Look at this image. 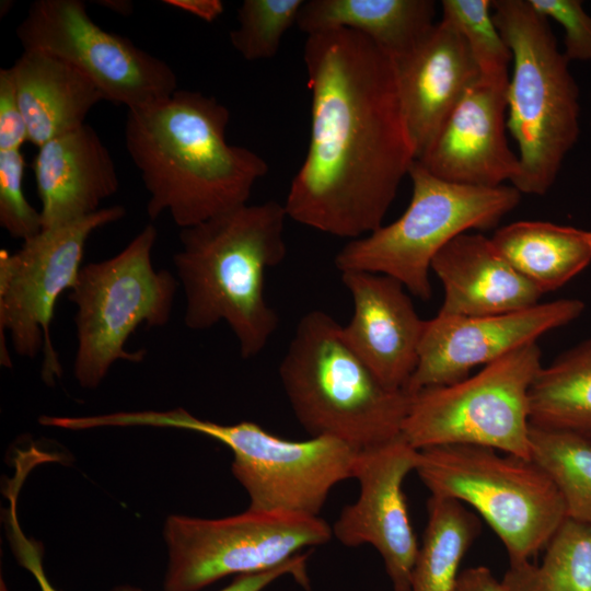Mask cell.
I'll use <instances>...</instances> for the list:
<instances>
[{"label": "cell", "mask_w": 591, "mask_h": 591, "mask_svg": "<svg viewBox=\"0 0 591 591\" xmlns=\"http://www.w3.org/2000/svg\"><path fill=\"white\" fill-rule=\"evenodd\" d=\"M303 61L310 141L283 205L303 225L358 239L383 224L416 160L396 63L347 28L306 36Z\"/></svg>", "instance_id": "6da1fadb"}, {"label": "cell", "mask_w": 591, "mask_h": 591, "mask_svg": "<svg viewBox=\"0 0 591 591\" xmlns=\"http://www.w3.org/2000/svg\"><path fill=\"white\" fill-rule=\"evenodd\" d=\"M229 120L216 97L189 90L127 111L125 146L148 192L152 221L169 213L185 229L247 204L268 164L227 141Z\"/></svg>", "instance_id": "7a4b0ae2"}, {"label": "cell", "mask_w": 591, "mask_h": 591, "mask_svg": "<svg viewBox=\"0 0 591 591\" xmlns=\"http://www.w3.org/2000/svg\"><path fill=\"white\" fill-rule=\"evenodd\" d=\"M287 218L285 205L269 200L182 229L173 263L189 329L206 331L225 322L242 358L264 350L279 325L265 297V275L287 254Z\"/></svg>", "instance_id": "3957f363"}, {"label": "cell", "mask_w": 591, "mask_h": 591, "mask_svg": "<svg viewBox=\"0 0 591 591\" xmlns=\"http://www.w3.org/2000/svg\"><path fill=\"white\" fill-rule=\"evenodd\" d=\"M293 414L311 437L366 450L402 434L412 395L384 385L321 310L305 313L279 366Z\"/></svg>", "instance_id": "277c9868"}, {"label": "cell", "mask_w": 591, "mask_h": 591, "mask_svg": "<svg viewBox=\"0 0 591 591\" xmlns=\"http://www.w3.org/2000/svg\"><path fill=\"white\" fill-rule=\"evenodd\" d=\"M493 18L512 54L507 129L518 146L521 194L545 195L580 135L579 89L549 21L529 0H494Z\"/></svg>", "instance_id": "5b68a950"}, {"label": "cell", "mask_w": 591, "mask_h": 591, "mask_svg": "<svg viewBox=\"0 0 591 591\" xmlns=\"http://www.w3.org/2000/svg\"><path fill=\"white\" fill-rule=\"evenodd\" d=\"M97 424L102 428H175L220 441L232 451L231 471L247 493V509L264 513L320 517L333 487L352 478L359 452L337 439L287 440L252 421L222 425L182 407L103 414Z\"/></svg>", "instance_id": "8992f818"}, {"label": "cell", "mask_w": 591, "mask_h": 591, "mask_svg": "<svg viewBox=\"0 0 591 591\" xmlns=\"http://www.w3.org/2000/svg\"><path fill=\"white\" fill-rule=\"evenodd\" d=\"M415 472L430 496L473 508L500 538L510 566L531 561L567 519L560 491L532 459L443 444L419 450Z\"/></svg>", "instance_id": "52a82bcc"}, {"label": "cell", "mask_w": 591, "mask_h": 591, "mask_svg": "<svg viewBox=\"0 0 591 591\" xmlns=\"http://www.w3.org/2000/svg\"><path fill=\"white\" fill-rule=\"evenodd\" d=\"M408 176L412 199L394 222L347 242L335 256L340 273L367 271L392 277L415 297L431 298V263L455 236L486 230L520 202L512 185L478 187L430 174L417 160Z\"/></svg>", "instance_id": "ba28073f"}, {"label": "cell", "mask_w": 591, "mask_h": 591, "mask_svg": "<svg viewBox=\"0 0 591 591\" xmlns=\"http://www.w3.org/2000/svg\"><path fill=\"white\" fill-rule=\"evenodd\" d=\"M157 236L155 227L146 225L115 256L82 266L69 291L77 308L73 375L84 389L97 387L116 361L141 362L146 350L126 349L130 336L142 324L161 327L171 320L178 280L153 267Z\"/></svg>", "instance_id": "9c48e42d"}, {"label": "cell", "mask_w": 591, "mask_h": 591, "mask_svg": "<svg viewBox=\"0 0 591 591\" xmlns=\"http://www.w3.org/2000/svg\"><path fill=\"white\" fill-rule=\"evenodd\" d=\"M541 367L532 343L472 376L410 394L403 438L417 450L474 444L531 459L529 394Z\"/></svg>", "instance_id": "30bf717a"}, {"label": "cell", "mask_w": 591, "mask_h": 591, "mask_svg": "<svg viewBox=\"0 0 591 591\" xmlns=\"http://www.w3.org/2000/svg\"><path fill=\"white\" fill-rule=\"evenodd\" d=\"M120 205L101 208L81 219L42 229L14 253L0 250V359L11 367L5 344L10 335L13 350L23 358L44 354L42 378L51 385L62 369L55 350L50 326L55 306L70 291L82 268L90 235L125 217Z\"/></svg>", "instance_id": "8fae6325"}, {"label": "cell", "mask_w": 591, "mask_h": 591, "mask_svg": "<svg viewBox=\"0 0 591 591\" xmlns=\"http://www.w3.org/2000/svg\"><path fill=\"white\" fill-rule=\"evenodd\" d=\"M167 565L164 591H200L228 576L283 566L301 551L327 543L321 517L246 510L222 519L172 514L164 524Z\"/></svg>", "instance_id": "7c38bea8"}, {"label": "cell", "mask_w": 591, "mask_h": 591, "mask_svg": "<svg viewBox=\"0 0 591 591\" xmlns=\"http://www.w3.org/2000/svg\"><path fill=\"white\" fill-rule=\"evenodd\" d=\"M25 49L50 53L89 78L104 101L140 108L177 91L172 67L129 38L99 26L81 0H38L16 28Z\"/></svg>", "instance_id": "4fadbf2b"}, {"label": "cell", "mask_w": 591, "mask_h": 591, "mask_svg": "<svg viewBox=\"0 0 591 591\" xmlns=\"http://www.w3.org/2000/svg\"><path fill=\"white\" fill-rule=\"evenodd\" d=\"M586 308L579 299H559L502 314L452 316L426 321L418 362L406 387L409 394L449 385L542 335L578 318Z\"/></svg>", "instance_id": "5bb4252c"}, {"label": "cell", "mask_w": 591, "mask_h": 591, "mask_svg": "<svg viewBox=\"0 0 591 591\" xmlns=\"http://www.w3.org/2000/svg\"><path fill=\"white\" fill-rule=\"evenodd\" d=\"M419 450L399 437L358 452L352 478L358 499L341 510L333 535L345 546L363 544L380 554L393 591H412L419 545L409 519L403 484L415 471Z\"/></svg>", "instance_id": "9a60e30c"}, {"label": "cell", "mask_w": 591, "mask_h": 591, "mask_svg": "<svg viewBox=\"0 0 591 591\" xmlns=\"http://www.w3.org/2000/svg\"><path fill=\"white\" fill-rule=\"evenodd\" d=\"M508 82L482 77L465 92L417 160L430 174L455 184L497 187L520 173L507 140Z\"/></svg>", "instance_id": "2e32d148"}, {"label": "cell", "mask_w": 591, "mask_h": 591, "mask_svg": "<svg viewBox=\"0 0 591 591\" xmlns=\"http://www.w3.org/2000/svg\"><path fill=\"white\" fill-rule=\"evenodd\" d=\"M352 316L343 326L354 350L390 389L405 390L415 372L426 321L396 279L367 271H344Z\"/></svg>", "instance_id": "e0dca14e"}, {"label": "cell", "mask_w": 591, "mask_h": 591, "mask_svg": "<svg viewBox=\"0 0 591 591\" xmlns=\"http://www.w3.org/2000/svg\"><path fill=\"white\" fill-rule=\"evenodd\" d=\"M395 63L402 106L418 160L480 73L462 35L442 19Z\"/></svg>", "instance_id": "ac0fdd59"}, {"label": "cell", "mask_w": 591, "mask_h": 591, "mask_svg": "<svg viewBox=\"0 0 591 591\" xmlns=\"http://www.w3.org/2000/svg\"><path fill=\"white\" fill-rule=\"evenodd\" d=\"M32 169L40 200L42 229L97 210L119 188L112 154L88 124L40 146Z\"/></svg>", "instance_id": "d6986e66"}, {"label": "cell", "mask_w": 591, "mask_h": 591, "mask_svg": "<svg viewBox=\"0 0 591 591\" xmlns=\"http://www.w3.org/2000/svg\"><path fill=\"white\" fill-rule=\"evenodd\" d=\"M431 270L443 287V315L509 313L540 303L543 296L482 233L455 236L434 256Z\"/></svg>", "instance_id": "ffe728a7"}, {"label": "cell", "mask_w": 591, "mask_h": 591, "mask_svg": "<svg viewBox=\"0 0 591 591\" xmlns=\"http://www.w3.org/2000/svg\"><path fill=\"white\" fill-rule=\"evenodd\" d=\"M9 68L28 141L37 148L83 126L104 101L89 78L50 53L25 49Z\"/></svg>", "instance_id": "44dd1931"}, {"label": "cell", "mask_w": 591, "mask_h": 591, "mask_svg": "<svg viewBox=\"0 0 591 591\" xmlns=\"http://www.w3.org/2000/svg\"><path fill=\"white\" fill-rule=\"evenodd\" d=\"M434 14L432 0H310L301 7L296 24L306 36L356 31L397 61L431 32Z\"/></svg>", "instance_id": "7402d4cb"}, {"label": "cell", "mask_w": 591, "mask_h": 591, "mask_svg": "<svg viewBox=\"0 0 591 591\" xmlns=\"http://www.w3.org/2000/svg\"><path fill=\"white\" fill-rule=\"evenodd\" d=\"M505 259L543 294L591 263V231L547 221H515L490 237Z\"/></svg>", "instance_id": "603a6c76"}, {"label": "cell", "mask_w": 591, "mask_h": 591, "mask_svg": "<svg viewBox=\"0 0 591 591\" xmlns=\"http://www.w3.org/2000/svg\"><path fill=\"white\" fill-rule=\"evenodd\" d=\"M529 399L531 425L591 438V338L542 366Z\"/></svg>", "instance_id": "cb8c5ba5"}, {"label": "cell", "mask_w": 591, "mask_h": 591, "mask_svg": "<svg viewBox=\"0 0 591 591\" xmlns=\"http://www.w3.org/2000/svg\"><path fill=\"white\" fill-rule=\"evenodd\" d=\"M428 521L412 577V591H453L460 565L482 529L462 502L430 496Z\"/></svg>", "instance_id": "d4e9b609"}, {"label": "cell", "mask_w": 591, "mask_h": 591, "mask_svg": "<svg viewBox=\"0 0 591 591\" xmlns=\"http://www.w3.org/2000/svg\"><path fill=\"white\" fill-rule=\"evenodd\" d=\"M503 579L519 591H591V525L567 518L540 566H510Z\"/></svg>", "instance_id": "484cf974"}, {"label": "cell", "mask_w": 591, "mask_h": 591, "mask_svg": "<svg viewBox=\"0 0 591 591\" xmlns=\"http://www.w3.org/2000/svg\"><path fill=\"white\" fill-rule=\"evenodd\" d=\"M531 459L549 475L567 518L591 525V438L530 424Z\"/></svg>", "instance_id": "4316f807"}, {"label": "cell", "mask_w": 591, "mask_h": 591, "mask_svg": "<svg viewBox=\"0 0 591 591\" xmlns=\"http://www.w3.org/2000/svg\"><path fill=\"white\" fill-rule=\"evenodd\" d=\"M490 9V0H443L441 19L462 35L483 79L509 82L512 54Z\"/></svg>", "instance_id": "83f0119b"}, {"label": "cell", "mask_w": 591, "mask_h": 591, "mask_svg": "<svg viewBox=\"0 0 591 591\" xmlns=\"http://www.w3.org/2000/svg\"><path fill=\"white\" fill-rule=\"evenodd\" d=\"M304 0H244L237 26L229 34L233 48L247 61L275 57L286 32L297 23Z\"/></svg>", "instance_id": "f1b7e54d"}, {"label": "cell", "mask_w": 591, "mask_h": 591, "mask_svg": "<svg viewBox=\"0 0 591 591\" xmlns=\"http://www.w3.org/2000/svg\"><path fill=\"white\" fill-rule=\"evenodd\" d=\"M25 159L21 150L0 151V225L22 242L42 230L40 212L23 188Z\"/></svg>", "instance_id": "f546056e"}, {"label": "cell", "mask_w": 591, "mask_h": 591, "mask_svg": "<svg viewBox=\"0 0 591 591\" xmlns=\"http://www.w3.org/2000/svg\"><path fill=\"white\" fill-rule=\"evenodd\" d=\"M530 4L548 21L564 28V55L571 60H591V16L579 0H529Z\"/></svg>", "instance_id": "4dcf8cb0"}, {"label": "cell", "mask_w": 591, "mask_h": 591, "mask_svg": "<svg viewBox=\"0 0 591 591\" xmlns=\"http://www.w3.org/2000/svg\"><path fill=\"white\" fill-rule=\"evenodd\" d=\"M28 141L10 68L0 69V151L21 150Z\"/></svg>", "instance_id": "1f68e13d"}, {"label": "cell", "mask_w": 591, "mask_h": 591, "mask_svg": "<svg viewBox=\"0 0 591 591\" xmlns=\"http://www.w3.org/2000/svg\"><path fill=\"white\" fill-rule=\"evenodd\" d=\"M306 558L308 554H300L290 563L278 568L257 573L237 576L230 584L219 591H263L274 581L287 575H291L298 583L305 589H309L310 582L306 573ZM111 591L146 590L131 584H119L114 587Z\"/></svg>", "instance_id": "d6a6232c"}, {"label": "cell", "mask_w": 591, "mask_h": 591, "mask_svg": "<svg viewBox=\"0 0 591 591\" xmlns=\"http://www.w3.org/2000/svg\"><path fill=\"white\" fill-rule=\"evenodd\" d=\"M10 519L11 541L18 560L33 575L40 591H57L45 573L42 560V552L38 544L32 543L21 532L15 518L14 508H11Z\"/></svg>", "instance_id": "836d02e7"}, {"label": "cell", "mask_w": 591, "mask_h": 591, "mask_svg": "<svg viewBox=\"0 0 591 591\" xmlns=\"http://www.w3.org/2000/svg\"><path fill=\"white\" fill-rule=\"evenodd\" d=\"M453 591H519L506 579H497L485 566L468 567L460 572Z\"/></svg>", "instance_id": "e575fe53"}, {"label": "cell", "mask_w": 591, "mask_h": 591, "mask_svg": "<svg viewBox=\"0 0 591 591\" xmlns=\"http://www.w3.org/2000/svg\"><path fill=\"white\" fill-rule=\"evenodd\" d=\"M164 3L184 10L207 22L215 21L223 12V3L219 0H167Z\"/></svg>", "instance_id": "d590c367"}, {"label": "cell", "mask_w": 591, "mask_h": 591, "mask_svg": "<svg viewBox=\"0 0 591 591\" xmlns=\"http://www.w3.org/2000/svg\"><path fill=\"white\" fill-rule=\"evenodd\" d=\"M100 5L106 7L107 9L115 11L117 14L129 15L132 12V3L130 1H120V0H106L99 1Z\"/></svg>", "instance_id": "8d00e7d4"}]
</instances>
